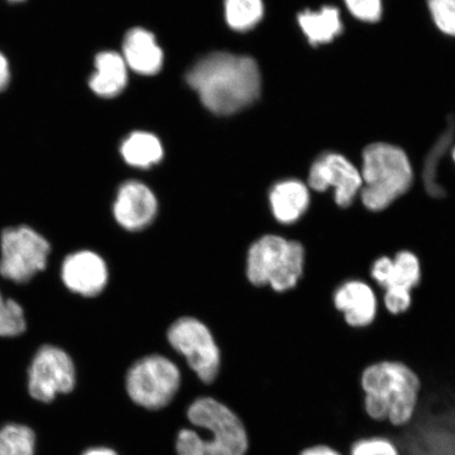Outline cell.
Instances as JSON below:
<instances>
[{
	"mask_svg": "<svg viewBox=\"0 0 455 455\" xmlns=\"http://www.w3.org/2000/svg\"><path fill=\"white\" fill-rule=\"evenodd\" d=\"M27 328L25 311L12 299H4L0 293V338H15Z\"/></svg>",
	"mask_w": 455,
	"mask_h": 455,
	"instance_id": "603a6c76",
	"label": "cell"
},
{
	"mask_svg": "<svg viewBox=\"0 0 455 455\" xmlns=\"http://www.w3.org/2000/svg\"><path fill=\"white\" fill-rule=\"evenodd\" d=\"M412 303L411 291L405 288H389L385 290L384 304L392 315H400L411 308Z\"/></svg>",
	"mask_w": 455,
	"mask_h": 455,
	"instance_id": "4316f807",
	"label": "cell"
},
{
	"mask_svg": "<svg viewBox=\"0 0 455 455\" xmlns=\"http://www.w3.org/2000/svg\"><path fill=\"white\" fill-rule=\"evenodd\" d=\"M452 157H453L454 162H455V146H454L453 150H452Z\"/></svg>",
	"mask_w": 455,
	"mask_h": 455,
	"instance_id": "1f68e13d",
	"label": "cell"
},
{
	"mask_svg": "<svg viewBox=\"0 0 455 455\" xmlns=\"http://www.w3.org/2000/svg\"><path fill=\"white\" fill-rule=\"evenodd\" d=\"M347 7L356 19L374 22L382 15V2L380 0H345Z\"/></svg>",
	"mask_w": 455,
	"mask_h": 455,
	"instance_id": "484cf974",
	"label": "cell"
},
{
	"mask_svg": "<svg viewBox=\"0 0 455 455\" xmlns=\"http://www.w3.org/2000/svg\"><path fill=\"white\" fill-rule=\"evenodd\" d=\"M305 249L297 241L280 235H265L251 244L247 258V276L254 286L270 287L276 292L297 286L303 276Z\"/></svg>",
	"mask_w": 455,
	"mask_h": 455,
	"instance_id": "5b68a950",
	"label": "cell"
},
{
	"mask_svg": "<svg viewBox=\"0 0 455 455\" xmlns=\"http://www.w3.org/2000/svg\"><path fill=\"white\" fill-rule=\"evenodd\" d=\"M350 455H400L394 442L386 437L373 436L356 441Z\"/></svg>",
	"mask_w": 455,
	"mask_h": 455,
	"instance_id": "d4e9b609",
	"label": "cell"
},
{
	"mask_svg": "<svg viewBox=\"0 0 455 455\" xmlns=\"http://www.w3.org/2000/svg\"><path fill=\"white\" fill-rule=\"evenodd\" d=\"M83 455H118L116 451L110 448L96 447L88 449Z\"/></svg>",
	"mask_w": 455,
	"mask_h": 455,
	"instance_id": "f546056e",
	"label": "cell"
},
{
	"mask_svg": "<svg viewBox=\"0 0 455 455\" xmlns=\"http://www.w3.org/2000/svg\"><path fill=\"white\" fill-rule=\"evenodd\" d=\"M269 199L273 216L283 225L297 223L310 206L308 188L298 180H286L273 186Z\"/></svg>",
	"mask_w": 455,
	"mask_h": 455,
	"instance_id": "9a60e30c",
	"label": "cell"
},
{
	"mask_svg": "<svg viewBox=\"0 0 455 455\" xmlns=\"http://www.w3.org/2000/svg\"><path fill=\"white\" fill-rule=\"evenodd\" d=\"M311 189H334V201L340 208H349L363 187L362 175L345 156L326 153L313 163L308 176Z\"/></svg>",
	"mask_w": 455,
	"mask_h": 455,
	"instance_id": "30bf717a",
	"label": "cell"
},
{
	"mask_svg": "<svg viewBox=\"0 0 455 455\" xmlns=\"http://www.w3.org/2000/svg\"><path fill=\"white\" fill-rule=\"evenodd\" d=\"M12 79V69H11L10 60L3 51H0V93L9 88Z\"/></svg>",
	"mask_w": 455,
	"mask_h": 455,
	"instance_id": "83f0119b",
	"label": "cell"
},
{
	"mask_svg": "<svg viewBox=\"0 0 455 455\" xmlns=\"http://www.w3.org/2000/svg\"><path fill=\"white\" fill-rule=\"evenodd\" d=\"M4 2L8 3L10 4H21L28 2V0H4Z\"/></svg>",
	"mask_w": 455,
	"mask_h": 455,
	"instance_id": "4dcf8cb0",
	"label": "cell"
},
{
	"mask_svg": "<svg viewBox=\"0 0 455 455\" xmlns=\"http://www.w3.org/2000/svg\"><path fill=\"white\" fill-rule=\"evenodd\" d=\"M263 0H225V16L233 30H251L263 19Z\"/></svg>",
	"mask_w": 455,
	"mask_h": 455,
	"instance_id": "d6986e66",
	"label": "cell"
},
{
	"mask_svg": "<svg viewBox=\"0 0 455 455\" xmlns=\"http://www.w3.org/2000/svg\"><path fill=\"white\" fill-rule=\"evenodd\" d=\"M333 304L354 328L368 327L377 316L378 299L365 282L352 280L341 283L333 294Z\"/></svg>",
	"mask_w": 455,
	"mask_h": 455,
	"instance_id": "4fadbf2b",
	"label": "cell"
},
{
	"mask_svg": "<svg viewBox=\"0 0 455 455\" xmlns=\"http://www.w3.org/2000/svg\"><path fill=\"white\" fill-rule=\"evenodd\" d=\"M122 156L130 166L150 168L162 161L164 149L156 136L147 132H134L123 142Z\"/></svg>",
	"mask_w": 455,
	"mask_h": 455,
	"instance_id": "ac0fdd59",
	"label": "cell"
},
{
	"mask_svg": "<svg viewBox=\"0 0 455 455\" xmlns=\"http://www.w3.org/2000/svg\"><path fill=\"white\" fill-rule=\"evenodd\" d=\"M453 134V126L445 131L441 136L439 141L436 142L435 146L432 148L428 157L426 159L424 167V184L427 192L431 196L435 198H441L445 196V190L437 181V167L443 156V153L447 150L449 145H451Z\"/></svg>",
	"mask_w": 455,
	"mask_h": 455,
	"instance_id": "7402d4cb",
	"label": "cell"
},
{
	"mask_svg": "<svg viewBox=\"0 0 455 455\" xmlns=\"http://www.w3.org/2000/svg\"><path fill=\"white\" fill-rule=\"evenodd\" d=\"M428 4L436 26L455 36V0H428Z\"/></svg>",
	"mask_w": 455,
	"mask_h": 455,
	"instance_id": "cb8c5ba5",
	"label": "cell"
},
{
	"mask_svg": "<svg viewBox=\"0 0 455 455\" xmlns=\"http://www.w3.org/2000/svg\"><path fill=\"white\" fill-rule=\"evenodd\" d=\"M109 273L101 256L88 250L68 255L61 266V280L73 293L98 297L107 286Z\"/></svg>",
	"mask_w": 455,
	"mask_h": 455,
	"instance_id": "7c38bea8",
	"label": "cell"
},
{
	"mask_svg": "<svg viewBox=\"0 0 455 455\" xmlns=\"http://www.w3.org/2000/svg\"><path fill=\"white\" fill-rule=\"evenodd\" d=\"M299 24L313 45L332 42L343 31L339 10L333 7L320 12L305 11L299 15Z\"/></svg>",
	"mask_w": 455,
	"mask_h": 455,
	"instance_id": "e0dca14e",
	"label": "cell"
},
{
	"mask_svg": "<svg viewBox=\"0 0 455 455\" xmlns=\"http://www.w3.org/2000/svg\"><path fill=\"white\" fill-rule=\"evenodd\" d=\"M158 203L149 187L136 180H129L119 188L113 214L119 226L128 231H140L156 220Z\"/></svg>",
	"mask_w": 455,
	"mask_h": 455,
	"instance_id": "8fae6325",
	"label": "cell"
},
{
	"mask_svg": "<svg viewBox=\"0 0 455 455\" xmlns=\"http://www.w3.org/2000/svg\"><path fill=\"white\" fill-rule=\"evenodd\" d=\"M95 69L90 77L89 87L100 98H114L126 88L127 64L121 55L110 51L100 53L95 57Z\"/></svg>",
	"mask_w": 455,
	"mask_h": 455,
	"instance_id": "2e32d148",
	"label": "cell"
},
{
	"mask_svg": "<svg viewBox=\"0 0 455 455\" xmlns=\"http://www.w3.org/2000/svg\"><path fill=\"white\" fill-rule=\"evenodd\" d=\"M420 278H422V268H420L418 256L408 250H403L395 254V259H392L390 280L388 287L385 290L398 287L411 291L414 287L419 286Z\"/></svg>",
	"mask_w": 455,
	"mask_h": 455,
	"instance_id": "ffe728a7",
	"label": "cell"
},
{
	"mask_svg": "<svg viewBox=\"0 0 455 455\" xmlns=\"http://www.w3.org/2000/svg\"><path fill=\"white\" fill-rule=\"evenodd\" d=\"M168 340L202 382H214L220 372V352L204 323L195 317H181L169 328Z\"/></svg>",
	"mask_w": 455,
	"mask_h": 455,
	"instance_id": "ba28073f",
	"label": "cell"
},
{
	"mask_svg": "<svg viewBox=\"0 0 455 455\" xmlns=\"http://www.w3.org/2000/svg\"><path fill=\"white\" fill-rule=\"evenodd\" d=\"M124 60L128 67L141 76H155L161 71L163 51L155 36L145 28H136L127 33L124 41Z\"/></svg>",
	"mask_w": 455,
	"mask_h": 455,
	"instance_id": "5bb4252c",
	"label": "cell"
},
{
	"mask_svg": "<svg viewBox=\"0 0 455 455\" xmlns=\"http://www.w3.org/2000/svg\"><path fill=\"white\" fill-rule=\"evenodd\" d=\"M178 366L168 357L152 355L130 367L126 378L128 395L136 405L159 411L169 405L180 387Z\"/></svg>",
	"mask_w": 455,
	"mask_h": 455,
	"instance_id": "8992f818",
	"label": "cell"
},
{
	"mask_svg": "<svg viewBox=\"0 0 455 455\" xmlns=\"http://www.w3.org/2000/svg\"><path fill=\"white\" fill-rule=\"evenodd\" d=\"M76 366L66 351L44 346L28 369V392L34 400L50 403L59 394H69L76 387Z\"/></svg>",
	"mask_w": 455,
	"mask_h": 455,
	"instance_id": "9c48e42d",
	"label": "cell"
},
{
	"mask_svg": "<svg viewBox=\"0 0 455 455\" xmlns=\"http://www.w3.org/2000/svg\"><path fill=\"white\" fill-rule=\"evenodd\" d=\"M187 417L195 429L180 431L179 455H244L249 447L246 429L240 418L212 397H201L188 408Z\"/></svg>",
	"mask_w": 455,
	"mask_h": 455,
	"instance_id": "3957f363",
	"label": "cell"
},
{
	"mask_svg": "<svg viewBox=\"0 0 455 455\" xmlns=\"http://www.w3.org/2000/svg\"><path fill=\"white\" fill-rule=\"evenodd\" d=\"M36 435L24 425L10 424L0 428V455H34Z\"/></svg>",
	"mask_w": 455,
	"mask_h": 455,
	"instance_id": "44dd1931",
	"label": "cell"
},
{
	"mask_svg": "<svg viewBox=\"0 0 455 455\" xmlns=\"http://www.w3.org/2000/svg\"><path fill=\"white\" fill-rule=\"evenodd\" d=\"M363 408L368 417L394 427L407 425L417 411L422 379L407 363L380 361L361 373Z\"/></svg>",
	"mask_w": 455,
	"mask_h": 455,
	"instance_id": "7a4b0ae2",
	"label": "cell"
},
{
	"mask_svg": "<svg viewBox=\"0 0 455 455\" xmlns=\"http://www.w3.org/2000/svg\"><path fill=\"white\" fill-rule=\"evenodd\" d=\"M361 198L370 212H379L411 189L413 171L405 152L389 144H372L363 155Z\"/></svg>",
	"mask_w": 455,
	"mask_h": 455,
	"instance_id": "277c9868",
	"label": "cell"
},
{
	"mask_svg": "<svg viewBox=\"0 0 455 455\" xmlns=\"http://www.w3.org/2000/svg\"><path fill=\"white\" fill-rule=\"evenodd\" d=\"M299 455H341L339 452L335 451V449L325 446V445H317L310 448L305 449V451H301Z\"/></svg>",
	"mask_w": 455,
	"mask_h": 455,
	"instance_id": "f1b7e54d",
	"label": "cell"
},
{
	"mask_svg": "<svg viewBox=\"0 0 455 455\" xmlns=\"http://www.w3.org/2000/svg\"><path fill=\"white\" fill-rule=\"evenodd\" d=\"M187 82L204 107L229 116L251 105L260 93V73L251 57L218 52L204 57L188 72Z\"/></svg>",
	"mask_w": 455,
	"mask_h": 455,
	"instance_id": "6da1fadb",
	"label": "cell"
},
{
	"mask_svg": "<svg viewBox=\"0 0 455 455\" xmlns=\"http://www.w3.org/2000/svg\"><path fill=\"white\" fill-rule=\"evenodd\" d=\"M0 275L5 280L25 283L45 269L50 243L31 227L7 228L2 233Z\"/></svg>",
	"mask_w": 455,
	"mask_h": 455,
	"instance_id": "52a82bcc",
	"label": "cell"
}]
</instances>
